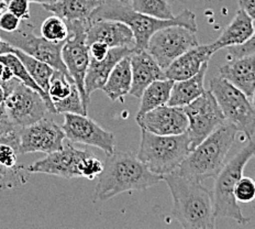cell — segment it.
Masks as SVG:
<instances>
[{"mask_svg":"<svg viewBox=\"0 0 255 229\" xmlns=\"http://www.w3.org/2000/svg\"><path fill=\"white\" fill-rule=\"evenodd\" d=\"M237 132V128L226 121L190 150L175 172L199 181L215 179L225 166Z\"/></svg>","mask_w":255,"mask_h":229,"instance_id":"4","label":"cell"},{"mask_svg":"<svg viewBox=\"0 0 255 229\" xmlns=\"http://www.w3.org/2000/svg\"><path fill=\"white\" fill-rule=\"evenodd\" d=\"M132 84L130 94L141 98L144 89L157 79L166 78L165 70L158 65L153 56L146 50L133 51L130 55Z\"/></svg>","mask_w":255,"mask_h":229,"instance_id":"19","label":"cell"},{"mask_svg":"<svg viewBox=\"0 0 255 229\" xmlns=\"http://www.w3.org/2000/svg\"><path fill=\"white\" fill-rule=\"evenodd\" d=\"M0 62L6 64L10 70L12 71L14 77H17L19 81L22 82L24 85H26V86H29L30 88L36 90V92H38L42 96V98L44 99L46 107H47V109H49L50 113L53 115H57L56 110L54 108V105H53L49 94L45 93L44 90L42 89L38 84H36V82L33 78H32L29 72L26 71V68L24 67L23 63L20 61V58L17 55L13 54V53H6V54H1L0 55Z\"/></svg>","mask_w":255,"mask_h":229,"instance_id":"28","label":"cell"},{"mask_svg":"<svg viewBox=\"0 0 255 229\" xmlns=\"http://www.w3.org/2000/svg\"><path fill=\"white\" fill-rule=\"evenodd\" d=\"M18 137L21 154L35 152L49 154L61 150L66 139L63 128L46 118L29 126L19 127Z\"/></svg>","mask_w":255,"mask_h":229,"instance_id":"15","label":"cell"},{"mask_svg":"<svg viewBox=\"0 0 255 229\" xmlns=\"http://www.w3.org/2000/svg\"><path fill=\"white\" fill-rule=\"evenodd\" d=\"M116 1H119V2H122V3H130L131 0H116Z\"/></svg>","mask_w":255,"mask_h":229,"instance_id":"45","label":"cell"},{"mask_svg":"<svg viewBox=\"0 0 255 229\" xmlns=\"http://www.w3.org/2000/svg\"><path fill=\"white\" fill-rule=\"evenodd\" d=\"M254 157L255 142L249 140L246 147H243L229 161L225 163L221 171L215 178L214 190L211 193L214 198L217 218H231L242 226L250 223V218L242 214L240 206L235 198V189L243 177L244 168Z\"/></svg>","mask_w":255,"mask_h":229,"instance_id":"5","label":"cell"},{"mask_svg":"<svg viewBox=\"0 0 255 229\" xmlns=\"http://www.w3.org/2000/svg\"><path fill=\"white\" fill-rule=\"evenodd\" d=\"M33 30V25L25 22V20H22L19 28L13 32L0 31V38L12 47L23 51L26 54L38 58L42 62L47 63L55 70L68 74L62 58V49L66 41L54 43V42L47 41L43 36H36Z\"/></svg>","mask_w":255,"mask_h":229,"instance_id":"11","label":"cell"},{"mask_svg":"<svg viewBox=\"0 0 255 229\" xmlns=\"http://www.w3.org/2000/svg\"><path fill=\"white\" fill-rule=\"evenodd\" d=\"M63 130L66 139L74 143L93 146L108 154L116 151V137L113 132L105 130L87 115L65 113Z\"/></svg>","mask_w":255,"mask_h":229,"instance_id":"14","label":"cell"},{"mask_svg":"<svg viewBox=\"0 0 255 229\" xmlns=\"http://www.w3.org/2000/svg\"><path fill=\"white\" fill-rule=\"evenodd\" d=\"M89 21H70L66 22L70 30V36L62 49V58L70 76L74 79L81 94L84 108L88 111L90 100L85 92V77L90 62L88 45L86 43V31Z\"/></svg>","mask_w":255,"mask_h":229,"instance_id":"10","label":"cell"},{"mask_svg":"<svg viewBox=\"0 0 255 229\" xmlns=\"http://www.w3.org/2000/svg\"><path fill=\"white\" fill-rule=\"evenodd\" d=\"M3 99H4V92H3L2 86L0 85V105L3 103Z\"/></svg>","mask_w":255,"mask_h":229,"instance_id":"44","label":"cell"},{"mask_svg":"<svg viewBox=\"0 0 255 229\" xmlns=\"http://www.w3.org/2000/svg\"><path fill=\"white\" fill-rule=\"evenodd\" d=\"M74 85H75V82L68 74L55 70L50 79L49 89H47V94H49L52 103H58L65 99L72 93Z\"/></svg>","mask_w":255,"mask_h":229,"instance_id":"32","label":"cell"},{"mask_svg":"<svg viewBox=\"0 0 255 229\" xmlns=\"http://www.w3.org/2000/svg\"><path fill=\"white\" fill-rule=\"evenodd\" d=\"M252 100H253V107L255 108V90H254V93L252 95Z\"/></svg>","mask_w":255,"mask_h":229,"instance_id":"46","label":"cell"},{"mask_svg":"<svg viewBox=\"0 0 255 229\" xmlns=\"http://www.w3.org/2000/svg\"><path fill=\"white\" fill-rule=\"evenodd\" d=\"M130 4L135 11L157 19L168 20L175 17L165 0H131Z\"/></svg>","mask_w":255,"mask_h":229,"instance_id":"30","label":"cell"},{"mask_svg":"<svg viewBox=\"0 0 255 229\" xmlns=\"http://www.w3.org/2000/svg\"><path fill=\"white\" fill-rule=\"evenodd\" d=\"M53 105H54V108L57 114L71 113V114L87 115V111L84 108L81 94H79V90L76 86V84L74 85L72 93L68 95L65 99H63L58 103H54Z\"/></svg>","mask_w":255,"mask_h":229,"instance_id":"33","label":"cell"},{"mask_svg":"<svg viewBox=\"0 0 255 229\" xmlns=\"http://www.w3.org/2000/svg\"><path fill=\"white\" fill-rule=\"evenodd\" d=\"M198 44L196 32L177 24L156 31L148 40L145 50L163 70H166L178 56Z\"/></svg>","mask_w":255,"mask_h":229,"instance_id":"12","label":"cell"},{"mask_svg":"<svg viewBox=\"0 0 255 229\" xmlns=\"http://www.w3.org/2000/svg\"><path fill=\"white\" fill-rule=\"evenodd\" d=\"M29 2H35V3H40L43 6V4H50V3H53L57 1V0H28Z\"/></svg>","mask_w":255,"mask_h":229,"instance_id":"42","label":"cell"},{"mask_svg":"<svg viewBox=\"0 0 255 229\" xmlns=\"http://www.w3.org/2000/svg\"><path fill=\"white\" fill-rule=\"evenodd\" d=\"M235 198L238 203H251L255 200V181L242 177L236 185Z\"/></svg>","mask_w":255,"mask_h":229,"instance_id":"34","label":"cell"},{"mask_svg":"<svg viewBox=\"0 0 255 229\" xmlns=\"http://www.w3.org/2000/svg\"><path fill=\"white\" fill-rule=\"evenodd\" d=\"M89 20H116L126 23L133 32L134 51L145 50L151 36L156 31L169 25H184L194 32L198 30L196 15L189 9L184 10L173 19L162 20L137 12L130 3H122L116 0H106L94 10Z\"/></svg>","mask_w":255,"mask_h":229,"instance_id":"3","label":"cell"},{"mask_svg":"<svg viewBox=\"0 0 255 229\" xmlns=\"http://www.w3.org/2000/svg\"><path fill=\"white\" fill-rule=\"evenodd\" d=\"M21 21L22 20H20L18 17H15L13 13L6 10V11L0 15V31L13 32L19 28Z\"/></svg>","mask_w":255,"mask_h":229,"instance_id":"37","label":"cell"},{"mask_svg":"<svg viewBox=\"0 0 255 229\" xmlns=\"http://www.w3.org/2000/svg\"><path fill=\"white\" fill-rule=\"evenodd\" d=\"M253 21L254 20L246 11L239 9L232 22L227 26L219 38L212 42L211 45L216 51H219L225 47L227 49L229 46L243 44L251 38L255 30Z\"/></svg>","mask_w":255,"mask_h":229,"instance_id":"23","label":"cell"},{"mask_svg":"<svg viewBox=\"0 0 255 229\" xmlns=\"http://www.w3.org/2000/svg\"><path fill=\"white\" fill-rule=\"evenodd\" d=\"M41 34L47 41L60 43L68 39L70 30L65 20L56 14H53L43 21L41 25Z\"/></svg>","mask_w":255,"mask_h":229,"instance_id":"31","label":"cell"},{"mask_svg":"<svg viewBox=\"0 0 255 229\" xmlns=\"http://www.w3.org/2000/svg\"><path fill=\"white\" fill-rule=\"evenodd\" d=\"M18 128L0 136V189L14 188L29 179L28 169L19 163Z\"/></svg>","mask_w":255,"mask_h":229,"instance_id":"17","label":"cell"},{"mask_svg":"<svg viewBox=\"0 0 255 229\" xmlns=\"http://www.w3.org/2000/svg\"><path fill=\"white\" fill-rule=\"evenodd\" d=\"M141 129L158 136H177L188 129V118L184 107L163 105L136 117Z\"/></svg>","mask_w":255,"mask_h":229,"instance_id":"16","label":"cell"},{"mask_svg":"<svg viewBox=\"0 0 255 229\" xmlns=\"http://www.w3.org/2000/svg\"><path fill=\"white\" fill-rule=\"evenodd\" d=\"M217 51L210 44L197 45L178 56L165 70L166 78L173 81H182L196 75L206 62H209L211 56Z\"/></svg>","mask_w":255,"mask_h":229,"instance_id":"21","label":"cell"},{"mask_svg":"<svg viewBox=\"0 0 255 229\" xmlns=\"http://www.w3.org/2000/svg\"><path fill=\"white\" fill-rule=\"evenodd\" d=\"M105 42L109 47H130L134 50V35L126 23L116 20L90 21L86 31V43Z\"/></svg>","mask_w":255,"mask_h":229,"instance_id":"18","label":"cell"},{"mask_svg":"<svg viewBox=\"0 0 255 229\" xmlns=\"http://www.w3.org/2000/svg\"><path fill=\"white\" fill-rule=\"evenodd\" d=\"M163 181V177L151 172L136 154L116 152L108 154L104 170L98 177L95 203L105 202L125 192L144 191Z\"/></svg>","mask_w":255,"mask_h":229,"instance_id":"2","label":"cell"},{"mask_svg":"<svg viewBox=\"0 0 255 229\" xmlns=\"http://www.w3.org/2000/svg\"><path fill=\"white\" fill-rule=\"evenodd\" d=\"M210 90L227 122L243 132L249 140H252L255 134V108L248 96L220 76L211 79Z\"/></svg>","mask_w":255,"mask_h":229,"instance_id":"8","label":"cell"},{"mask_svg":"<svg viewBox=\"0 0 255 229\" xmlns=\"http://www.w3.org/2000/svg\"><path fill=\"white\" fill-rule=\"evenodd\" d=\"M12 77H14L12 71L10 70L6 64L0 62V85L3 84L4 82L10 81Z\"/></svg>","mask_w":255,"mask_h":229,"instance_id":"41","label":"cell"},{"mask_svg":"<svg viewBox=\"0 0 255 229\" xmlns=\"http://www.w3.org/2000/svg\"><path fill=\"white\" fill-rule=\"evenodd\" d=\"M227 50H228V60L241 57L244 55L255 54V30L251 38H250L247 42H244L243 44L229 46L227 47Z\"/></svg>","mask_w":255,"mask_h":229,"instance_id":"35","label":"cell"},{"mask_svg":"<svg viewBox=\"0 0 255 229\" xmlns=\"http://www.w3.org/2000/svg\"><path fill=\"white\" fill-rule=\"evenodd\" d=\"M3 104L10 119L17 127H25L45 118L47 109L44 99L36 90L26 86L17 77L1 84Z\"/></svg>","mask_w":255,"mask_h":229,"instance_id":"9","label":"cell"},{"mask_svg":"<svg viewBox=\"0 0 255 229\" xmlns=\"http://www.w3.org/2000/svg\"><path fill=\"white\" fill-rule=\"evenodd\" d=\"M173 198V216L186 229H215L214 198L201 181L177 172L163 177Z\"/></svg>","mask_w":255,"mask_h":229,"instance_id":"1","label":"cell"},{"mask_svg":"<svg viewBox=\"0 0 255 229\" xmlns=\"http://www.w3.org/2000/svg\"><path fill=\"white\" fill-rule=\"evenodd\" d=\"M190 150L187 131L177 136H158L141 129L136 156L151 172L164 177L176 171Z\"/></svg>","mask_w":255,"mask_h":229,"instance_id":"6","label":"cell"},{"mask_svg":"<svg viewBox=\"0 0 255 229\" xmlns=\"http://www.w3.org/2000/svg\"><path fill=\"white\" fill-rule=\"evenodd\" d=\"M133 51L134 50L130 47H111L104 60L96 61L90 58L86 77H85V92L89 100L90 95L94 92L103 89L117 63L124 57L132 54Z\"/></svg>","mask_w":255,"mask_h":229,"instance_id":"20","label":"cell"},{"mask_svg":"<svg viewBox=\"0 0 255 229\" xmlns=\"http://www.w3.org/2000/svg\"><path fill=\"white\" fill-rule=\"evenodd\" d=\"M29 3L28 0H9L7 10L20 20H28L30 18Z\"/></svg>","mask_w":255,"mask_h":229,"instance_id":"36","label":"cell"},{"mask_svg":"<svg viewBox=\"0 0 255 229\" xmlns=\"http://www.w3.org/2000/svg\"><path fill=\"white\" fill-rule=\"evenodd\" d=\"M207 70H208V62L201 66L196 75L182 81H175L167 105L185 107L203 95L206 92L204 82Z\"/></svg>","mask_w":255,"mask_h":229,"instance_id":"24","label":"cell"},{"mask_svg":"<svg viewBox=\"0 0 255 229\" xmlns=\"http://www.w3.org/2000/svg\"><path fill=\"white\" fill-rule=\"evenodd\" d=\"M130 55L124 57L117 63V65L111 71L107 82H106L103 87V90L106 93V95L113 102H115V100H120L121 103H124L126 96L130 94L132 84Z\"/></svg>","mask_w":255,"mask_h":229,"instance_id":"26","label":"cell"},{"mask_svg":"<svg viewBox=\"0 0 255 229\" xmlns=\"http://www.w3.org/2000/svg\"><path fill=\"white\" fill-rule=\"evenodd\" d=\"M8 9V1L6 0H0V15H1Z\"/></svg>","mask_w":255,"mask_h":229,"instance_id":"43","label":"cell"},{"mask_svg":"<svg viewBox=\"0 0 255 229\" xmlns=\"http://www.w3.org/2000/svg\"><path fill=\"white\" fill-rule=\"evenodd\" d=\"M239 6L255 20V0H239Z\"/></svg>","mask_w":255,"mask_h":229,"instance_id":"40","label":"cell"},{"mask_svg":"<svg viewBox=\"0 0 255 229\" xmlns=\"http://www.w3.org/2000/svg\"><path fill=\"white\" fill-rule=\"evenodd\" d=\"M18 127L13 124L11 119H10L6 106L2 103L0 105V136L9 134V132L15 130Z\"/></svg>","mask_w":255,"mask_h":229,"instance_id":"39","label":"cell"},{"mask_svg":"<svg viewBox=\"0 0 255 229\" xmlns=\"http://www.w3.org/2000/svg\"><path fill=\"white\" fill-rule=\"evenodd\" d=\"M105 1L106 0H57L50 4H43V7L46 11L58 15L66 22L75 20L89 21L94 10Z\"/></svg>","mask_w":255,"mask_h":229,"instance_id":"25","label":"cell"},{"mask_svg":"<svg viewBox=\"0 0 255 229\" xmlns=\"http://www.w3.org/2000/svg\"><path fill=\"white\" fill-rule=\"evenodd\" d=\"M184 109L188 118L187 134L191 150L227 121L211 90H206Z\"/></svg>","mask_w":255,"mask_h":229,"instance_id":"13","label":"cell"},{"mask_svg":"<svg viewBox=\"0 0 255 229\" xmlns=\"http://www.w3.org/2000/svg\"><path fill=\"white\" fill-rule=\"evenodd\" d=\"M10 53H13V54H15L20 58V61L23 63L24 67L26 68V71L29 72L32 78L34 79L36 84H38L45 93H47V89H49L50 85V79L53 75V73H54L55 68H53L45 62H42L38 60V58L30 56L23 51L15 49V47H12Z\"/></svg>","mask_w":255,"mask_h":229,"instance_id":"29","label":"cell"},{"mask_svg":"<svg viewBox=\"0 0 255 229\" xmlns=\"http://www.w3.org/2000/svg\"><path fill=\"white\" fill-rule=\"evenodd\" d=\"M110 49L111 47H109V45L106 44L105 42H100V41L93 42V43H90L88 45L89 56L92 60L102 61L106 56H107Z\"/></svg>","mask_w":255,"mask_h":229,"instance_id":"38","label":"cell"},{"mask_svg":"<svg viewBox=\"0 0 255 229\" xmlns=\"http://www.w3.org/2000/svg\"><path fill=\"white\" fill-rule=\"evenodd\" d=\"M26 169L30 174L44 173L67 180L75 178L94 180L103 172L104 162L93 152L76 149L70 142H64L61 150L49 153L46 158L39 160Z\"/></svg>","mask_w":255,"mask_h":229,"instance_id":"7","label":"cell"},{"mask_svg":"<svg viewBox=\"0 0 255 229\" xmlns=\"http://www.w3.org/2000/svg\"><path fill=\"white\" fill-rule=\"evenodd\" d=\"M219 76L252 97L255 90V54L231 58L219 68Z\"/></svg>","mask_w":255,"mask_h":229,"instance_id":"22","label":"cell"},{"mask_svg":"<svg viewBox=\"0 0 255 229\" xmlns=\"http://www.w3.org/2000/svg\"><path fill=\"white\" fill-rule=\"evenodd\" d=\"M174 82L173 79L164 78L157 79L148 85L141 95V104L136 117H141L147 111L166 105L171 97Z\"/></svg>","mask_w":255,"mask_h":229,"instance_id":"27","label":"cell"}]
</instances>
